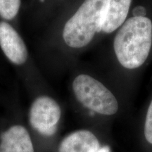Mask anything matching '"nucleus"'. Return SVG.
Masks as SVG:
<instances>
[{"instance_id": "f8f14e48", "label": "nucleus", "mask_w": 152, "mask_h": 152, "mask_svg": "<svg viewBox=\"0 0 152 152\" xmlns=\"http://www.w3.org/2000/svg\"><path fill=\"white\" fill-rule=\"evenodd\" d=\"M132 14L134 16L136 17H144L146 14L145 8L141 6H138L132 11Z\"/></svg>"}, {"instance_id": "0eeeda50", "label": "nucleus", "mask_w": 152, "mask_h": 152, "mask_svg": "<svg viewBox=\"0 0 152 152\" xmlns=\"http://www.w3.org/2000/svg\"><path fill=\"white\" fill-rule=\"evenodd\" d=\"M100 149L98 139L86 130L75 131L61 142L58 152H97Z\"/></svg>"}, {"instance_id": "423d86ee", "label": "nucleus", "mask_w": 152, "mask_h": 152, "mask_svg": "<svg viewBox=\"0 0 152 152\" xmlns=\"http://www.w3.org/2000/svg\"><path fill=\"white\" fill-rule=\"evenodd\" d=\"M132 0H109L104 9L100 32L111 33L125 22Z\"/></svg>"}, {"instance_id": "7ed1b4c3", "label": "nucleus", "mask_w": 152, "mask_h": 152, "mask_svg": "<svg viewBox=\"0 0 152 152\" xmlns=\"http://www.w3.org/2000/svg\"><path fill=\"white\" fill-rule=\"evenodd\" d=\"M73 90L77 101L87 109L106 115L118 111V104L113 93L92 76L77 75L73 82Z\"/></svg>"}, {"instance_id": "ddd939ff", "label": "nucleus", "mask_w": 152, "mask_h": 152, "mask_svg": "<svg viewBox=\"0 0 152 152\" xmlns=\"http://www.w3.org/2000/svg\"><path fill=\"white\" fill-rule=\"evenodd\" d=\"M97 152H111V150H110V148L108 146H104V147L100 148Z\"/></svg>"}, {"instance_id": "20e7f679", "label": "nucleus", "mask_w": 152, "mask_h": 152, "mask_svg": "<svg viewBox=\"0 0 152 152\" xmlns=\"http://www.w3.org/2000/svg\"><path fill=\"white\" fill-rule=\"evenodd\" d=\"M61 110L54 99L40 96L32 103L29 111V121L32 128L44 136H52L57 130Z\"/></svg>"}, {"instance_id": "9d476101", "label": "nucleus", "mask_w": 152, "mask_h": 152, "mask_svg": "<svg viewBox=\"0 0 152 152\" xmlns=\"http://www.w3.org/2000/svg\"><path fill=\"white\" fill-rule=\"evenodd\" d=\"M144 136L149 143L152 144V100L149 104L144 125Z\"/></svg>"}, {"instance_id": "39448f33", "label": "nucleus", "mask_w": 152, "mask_h": 152, "mask_svg": "<svg viewBox=\"0 0 152 152\" xmlns=\"http://www.w3.org/2000/svg\"><path fill=\"white\" fill-rule=\"evenodd\" d=\"M0 47L15 65H23L27 61L28 52L26 43L16 30L4 20L0 21Z\"/></svg>"}, {"instance_id": "f03ea898", "label": "nucleus", "mask_w": 152, "mask_h": 152, "mask_svg": "<svg viewBox=\"0 0 152 152\" xmlns=\"http://www.w3.org/2000/svg\"><path fill=\"white\" fill-rule=\"evenodd\" d=\"M108 1L85 0L64 25L62 35L67 46L80 49L92 42L95 34L100 32L102 16Z\"/></svg>"}, {"instance_id": "9b49d317", "label": "nucleus", "mask_w": 152, "mask_h": 152, "mask_svg": "<svg viewBox=\"0 0 152 152\" xmlns=\"http://www.w3.org/2000/svg\"><path fill=\"white\" fill-rule=\"evenodd\" d=\"M0 152H21L19 148L6 139H1Z\"/></svg>"}, {"instance_id": "6e6552de", "label": "nucleus", "mask_w": 152, "mask_h": 152, "mask_svg": "<svg viewBox=\"0 0 152 152\" xmlns=\"http://www.w3.org/2000/svg\"><path fill=\"white\" fill-rule=\"evenodd\" d=\"M0 138L10 141L21 152H35L29 133L22 125H13L1 133Z\"/></svg>"}, {"instance_id": "f257e3e1", "label": "nucleus", "mask_w": 152, "mask_h": 152, "mask_svg": "<svg viewBox=\"0 0 152 152\" xmlns=\"http://www.w3.org/2000/svg\"><path fill=\"white\" fill-rule=\"evenodd\" d=\"M151 45L152 22L146 16H133L125 20L113 41L118 61L128 69H135L143 65Z\"/></svg>"}, {"instance_id": "1a4fd4ad", "label": "nucleus", "mask_w": 152, "mask_h": 152, "mask_svg": "<svg viewBox=\"0 0 152 152\" xmlns=\"http://www.w3.org/2000/svg\"><path fill=\"white\" fill-rule=\"evenodd\" d=\"M20 0H0V17L4 20L16 18L20 10Z\"/></svg>"}]
</instances>
